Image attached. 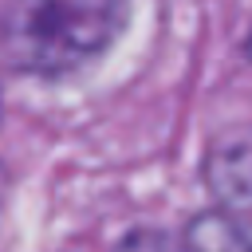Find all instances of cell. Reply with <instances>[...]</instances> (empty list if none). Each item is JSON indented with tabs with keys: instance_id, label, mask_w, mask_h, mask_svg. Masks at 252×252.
I'll use <instances>...</instances> for the list:
<instances>
[{
	"instance_id": "cell-1",
	"label": "cell",
	"mask_w": 252,
	"mask_h": 252,
	"mask_svg": "<svg viewBox=\"0 0 252 252\" xmlns=\"http://www.w3.org/2000/svg\"><path fill=\"white\" fill-rule=\"evenodd\" d=\"M126 24V0H4L0 59L32 75H63L102 55Z\"/></svg>"
}]
</instances>
